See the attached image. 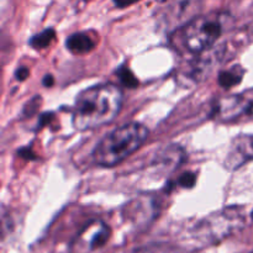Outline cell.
Here are the masks:
<instances>
[{"mask_svg": "<svg viewBox=\"0 0 253 253\" xmlns=\"http://www.w3.org/2000/svg\"><path fill=\"white\" fill-rule=\"evenodd\" d=\"M123 93L114 84H100L85 89L77 96L73 126L79 131L91 130L111 123L120 113Z\"/></svg>", "mask_w": 253, "mask_h": 253, "instance_id": "cell-1", "label": "cell"}, {"mask_svg": "<svg viewBox=\"0 0 253 253\" xmlns=\"http://www.w3.org/2000/svg\"><path fill=\"white\" fill-rule=\"evenodd\" d=\"M230 16L224 12L198 15L187 25L175 30L172 41L178 49L192 54L207 52L230 24Z\"/></svg>", "mask_w": 253, "mask_h": 253, "instance_id": "cell-2", "label": "cell"}, {"mask_svg": "<svg viewBox=\"0 0 253 253\" xmlns=\"http://www.w3.org/2000/svg\"><path fill=\"white\" fill-rule=\"evenodd\" d=\"M148 138V130L138 123H128L104 136L94 148L96 165L114 167L138 150Z\"/></svg>", "mask_w": 253, "mask_h": 253, "instance_id": "cell-3", "label": "cell"}, {"mask_svg": "<svg viewBox=\"0 0 253 253\" xmlns=\"http://www.w3.org/2000/svg\"><path fill=\"white\" fill-rule=\"evenodd\" d=\"M245 224L242 210L237 207L227 208L203 219L193 229V237L203 245H211L230 236Z\"/></svg>", "mask_w": 253, "mask_h": 253, "instance_id": "cell-4", "label": "cell"}, {"mask_svg": "<svg viewBox=\"0 0 253 253\" xmlns=\"http://www.w3.org/2000/svg\"><path fill=\"white\" fill-rule=\"evenodd\" d=\"M211 116L219 123H236L253 116V98L247 95H230L219 99L212 106Z\"/></svg>", "mask_w": 253, "mask_h": 253, "instance_id": "cell-5", "label": "cell"}, {"mask_svg": "<svg viewBox=\"0 0 253 253\" xmlns=\"http://www.w3.org/2000/svg\"><path fill=\"white\" fill-rule=\"evenodd\" d=\"M110 237V227L101 220H93L78 232L72 241L73 253H91L106 245Z\"/></svg>", "mask_w": 253, "mask_h": 253, "instance_id": "cell-6", "label": "cell"}, {"mask_svg": "<svg viewBox=\"0 0 253 253\" xmlns=\"http://www.w3.org/2000/svg\"><path fill=\"white\" fill-rule=\"evenodd\" d=\"M202 7V0H180L167 10L165 14V25L167 29H180L197 17Z\"/></svg>", "mask_w": 253, "mask_h": 253, "instance_id": "cell-7", "label": "cell"}, {"mask_svg": "<svg viewBox=\"0 0 253 253\" xmlns=\"http://www.w3.org/2000/svg\"><path fill=\"white\" fill-rule=\"evenodd\" d=\"M251 160H253V136H241L232 142L225 167L227 169H237Z\"/></svg>", "mask_w": 253, "mask_h": 253, "instance_id": "cell-8", "label": "cell"}, {"mask_svg": "<svg viewBox=\"0 0 253 253\" xmlns=\"http://www.w3.org/2000/svg\"><path fill=\"white\" fill-rule=\"evenodd\" d=\"M96 36H94L91 32H77L71 35L67 39L66 46L72 53L74 54H85L93 51L96 46Z\"/></svg>", "mask_w": 253, "mask_h": 253, "instance_id": "cell-9", "label": "cell"}, {"mask_svg": "<svg viewBox=\"0 0 253 253\" xmlns=\"http://www.w3.org/2000/svg\"><path fill=\"white\" fill-rule=\"evenodd\" d=\"M242 77H244V69L241 68V66H232L220 72L217 82H219L220 86L230 89L237 85L242 81Z\"/></svg>", "mask_w": 253, "mask_h": 253, "instance_id": "cell-10", "label": "cell"}, {"mask_svg": "<svg viewBox=\"0 0 253 253\" xmlns=\"http://www.w3.org/2000/svg\"><path fill=\"white\" fill-rule=\"evenodd\" d=\"M56 39V32L53 29H47L44 31L40 32V34L35 35L31 40H30V44L31 47L36 49H42L47 48V47L51 46L52 42Z\"/></svg>", "mask_w": 253, "mask_h": 253, "instance_id": "cell-11", "label": "cell"}, {"mask_svg": "<svg viewBox=\"0 0 253 253\" xmlns=\"http://www.w3.org/2000/svg\"><path fill=\"white\" fill-rule=\"evenodd\" d=\"M119 77H120L123 84H125L128 88H135L138 84L137 79L133 77V74L131 73L127 68H121L120 71H119Z\"/></svg>", "mask_w": 253, "mask_h": 253, "instance_id": "cell-12", "label": "cell"}, {"mask_svg": "<svg viewBox=\"0 0 253 253\" xmlns=\"http://www.w3.org/2000/svg\"><path fill=\"white\" fill-rule=\"evenodd\" d=\"M133 253H175L173 249L166 246V245H151V246L142 247Z\"/></svg>", "mask_w": 253, "mask_h": 253, "instance_id": "cell-13", "label": "cell"}, {"mask_svg": "<svg viewBox=\"0 0 253 253\" xmlns=\"http://www.w3.org/2000/svg\"><path fill=\"white\" fill-rule=\"evenodd\" d=\"M197 183V175L194 173H184L177 180V184L182 188H193Z\"/></svg>", "mask_w": 253, "mask_h": 253, "instance_id": "cell-14", "label": "cell"}, {"mask_svg": "<svg viewBox=\"0 0 253 253\" xmlns=\"http://www.w3.org/2000/svg\"><path fill=\"white\" fill-rule=\"evenodd\" d=\"M30 74V71L29 68H26V67H19V68L16 69V72H15V77H16L17 81H25V79L29 77Z\"/></svg>", "mask_w": 253, "mask_h": 253, "instance_id": "cell-15", "label": "cell"}, {"mask_svg": "<svg viewBox=\"0 0 253 253\" xmlns=\"http://www.w3.org/2000/svg\"><path fill=\"white\" fill-rule=\"evenodd\" d=\"M113 1H114V4H115V6L124 9V7L130 6V5L135 4V2L140 1V0H113Z\"/></svg>", "mask_w": 253, "mask_h": 253, "instance_id": "cell-16", "label": "cell"}, {"mask_svg": "<svg viewBox=\"0 0 253 253\" xmlns=\"http://www.w3.org/2000/svg\"><path fill=\"white\" fill-rule=\"evenodd\" d=\"M53 83H54L53 77H52V76L44 77V79H43V85L44 86H52V85H53Z\"/></svg>", "mask_w": 253, "mask_h": 253, "instance_id": "cell-17", "label": "cell"}, {"mask_svg": "<svg viewBox=\"0 0 253 253\" xmlns=\"http://www.w3.org/2000/svg\"><path fill=\"white\" fill-rule=\"evenodd\" d=\"M160 1H167V0H160Z\"/></svg>", "mask_w": 253, "mask_h": 253, "instance_id": "cell-18", "label": "cell"}]
</instances>
